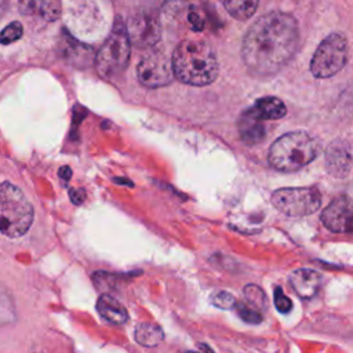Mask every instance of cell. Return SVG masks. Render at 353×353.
<instances>
[{
    "label": "cell",
    "mask_w": 353,
    "mask_h": 353,
    "mask_svg": "<svg viewBox=\"0 0 353 353\" xmlns=\"http://www.w3.org/2000/svg\"><path fill=\"white\" fill-rule=\"evenodd\" d=\"M59 176H61V179L66 183V182L70 179V176H72V170H70L68 165L61 167V170H59Z\"/></svg>",
    "instance_id": "cell-26"
},
{
    "label": "cell",
    "mask_w": 353,
    "mask_h": 353,
    "mask_svg": "<svg viewBox=\"0 0 353 353\" xmlns=\"http://www.w3.org/2000/svg\"><path fill=\"white\" fill-rule=\"evenodd\" d=\"M7 4H8V0H0V17H1V15H3V12L6 11Z\"/></svg>",
    "instance_id": "cell-27"
},
{
    "label": "cell",
    "mask_w": 353,
    "mask_h": 353,
    "mask_svg": "<svg viewBox=\"0 0 353 353\" xmlns=\"http://www.w3.org/2000/svg\"><path fill=\"white\" fill-rule=\"evenodd\" d=\"M69 196H70L72 203H74V204H81V203L84 201L85 192H84V189H81V188H73V189L69 190Z\"/></svg>",
    "instance_id": "cell-25"
},
{
    "label": "cell",
    "mask_w": 353,
    "mask_h": 353,
    "mask_svg": "<svg viewBox=\"0 0 353 353\" xmlns=\"http://www.w3.org/2000/svg\"><path fill=\"white\" fill-rule=\"evenodd\" d=\"M188 21H189V23H190V26L194 32H201L205 26V19H204L203 14L200 12V10H197L196 7L189 8Z\"/></svg>",
    "instance_id": "cell-24"
},
{
    "label": "cell",
    "mask_w": 353,
    "mask_h": 353,
    "mask_svg": "<svg viewBox=\"0 0 353 353\" xmlns=\"http://www.w3.org/2000/svg\"><path fill=\"white\" fill-rule=\"evenodd\" d=\"M274 305L281 313H288L292 309V301L283 292L281 287L274 288Z\"/></svg>",
    "instance_id": "cell-23"
},
{
    "label": "cell",
    "mask_w": 353,
    "mask_h": 353,
    "mask_svg": "<svg viewBox=\"0 0 353 353\" xmlns=\"http://www.w3.org/2000/svg\"><path fill=\"white\" fill-rule=\"evenodd\" d=\"M97 310L99 316L110 324H123L128 319L125 307L120 303V301H117L109 294H103L98 298Z\"/></svg>",
    "instance_id": "cell-15"
},
{
    "label": "cell",
    "mask_w": 353,
    "mask_h": 353,
    "mask_svg": "<svg viewBox=\"0 0 353 353\" xmlns=\"http://www.w3.org/2000/svg\"><path fill=\"white\" fill-rule=\"evenodd\" d=\"M250 109L261 120H279L287 113L284 102L277 97L259 98Z\"/></svg>",
    "instance_id": "cell-16"
},
{
    "label": "cell",
    "mask_w": 353,
    "mask_h": 353,
    "mask_svg": "<svg viewBox=\"0 0 353 353\" xmlns=\"http://www.w3.org/2000/svg\"><path fill=\"white\" fill-rule=\"evenodd\" d=\"M131 54V40L125 23L116 18L113 28L95 57V68L99 76L112 79L120 76L128 65Z\"/></svg>",
    "instance_id": "cell-5"
},
{
    "label": "cell",
    "mask_w": 353,
    "mask_h": 353,
    "mask_svg": "<svg viewBox=\"0 0 353 353\" xmlns=\"http://www.w3.org/2000/svg\"><path fill=\"white\" fill-rule=\"evenodd\" d=\"M320 150L317 139L305 131H291L277 138L268 154L270 165L283 172H294L312 163Z\"/></svg>",
    "instance_id": "cell-3"
},
{
    "label": "cell",
    "mask_w": 353,
    "mask_h": 353,
    "mask_svg": "<svg viewBox=\"0 0 353 353\" xmlns=\"http://www.w3.org/2000/svg\"><path fill=\"white\" fill-rule=\"evenodd\" d=\"M212 303L221 309H230L236 306V299L232 294L226 291H218L212 295Z\"/></svg>",
    "instance_id": "cell-22"
},
{
    "label": "cell",
    "mask_w": 353,
    "mask_h": 353,
    "mask_svg": "<svg viewBox=\"0 0 353 353\" xmlns=\"http://www.w3.org/2000/svg\"><path fill=\"white\" fill-rule=\"evenodd\" d=\"M127 32L131 44L148 48L154 46L160 39V23L156 15L150 12H139L132 15L127 22Z\"/></svg>",
    "instance_id": "cell-9"
},
{
    "label": "cell",
    "mask_w": 353,
    "mask_h": 353,
    "mask_svg": "<svg viewBox=\"0 0 353 353\" xmlns=\"http://www.w3.org/2000/svg\"><path fill=\"white\" fill-rule=\"evenodd\" d=\"M324 226L335 233L353 232V199L349 196L335 197L321 212Z\"/></svg>",
    "instance_id": "cell-10"
},
{
    "label": "cell",
    "mask_w": 353,
    "mask_h": 353,
    "mask_svg": "<svg viewBox=\"0 0 353 353\" xmlns=\"http://www.w3.org/2000/svg\"><path fill=\"white\" fill-rule=\"evenodd\" d=\"M272 204L290 216L314 214L321 205V193L317 188H281L272 193Z\"/></svg>",
    "instance_id": "cell-7"
},
{
    "label": "cell",
    "mask_w": 353,
    "mask_h": 353,
    "mask_svg": "<svg viewBox=\"0 0 353 353\" xmlns=\"http://www.w3.org/2000/svg\"><path fill=\"white\" fill-rule=\"evenodd\" d=\"M135 339L142 346H156L164 339V332L153 323H141L135 328Z\"/></svg>",
    "instance_id": "cell-18"
},
{
    "label": "cell",
    "mask_w": 353,
    "mask_h": 353,
    "mask_svg": "<svg viewBox=\"0 0 353 353\" xmlns=\"http://www.w3.org/2000/svg\"><path fill=\"white\" fill-rule=\"evenodd\" d=\"M347 55L349 47L346 36L339 32L330 33L317 46L310 61V72L317 79L332 77L345 68Z\"/></svg>",
    "instance_id": "cell-6"
},
{
    "label": "cell",
    "mask_w": 353,
    "mask_h": 353,
    "mask_svg": "<svg viewBox=\"0 0 353 353\" xmlns=\"http://www.w3.org/2000/svg\"><path fill=\"white\" fill-rule=\"evenodd\" d=\"M298 44L299 28L294 15L273 10L261 15L245 32L241 59L252 76L270 77L290 63Z\"/></svg>",
    "instance_id": "cell-1"
},
{
    "label": "cell",
    "mask_w": 353,
    "mask_h": 353,
    "mask_svg": "<svg viewBox=\"0 0 353 353\" xmlns=\"http://www.w3.org/2000/svg\"><path fill=\"white\" fill-rule=\"evenodd\" d=\"M225 10L239 21L250 19L258 10L261 0H219Z\"/></svg>",
    "instance_id": "cell-17"
},
{
    "label": "cell",
    "mask_w": 353,
    "mask_h": 353,
    "mask_svg": "<svg viewBox=\"0 0 353 353\" xmlns=\"http://www.w3.org/2000/svg\"><path fill=\"white\" fill-rule=\"evenodd\" d=\"M33 207L23 192L10 182L0 183V232L15 239L32 226Z\"/></svg>",
    "instance_id": "cell-4"
},
{
    "label": "cell",
    "mask_w": 353,
    "mask_h": 353,
    "mask_svg": "<svg viewBox=\"0 0 353 353\" xmlns=\"http://www.w3.org/2000/svg\"><path fill=\"white\" fill-rule=\"evenodd\" d=\"M174 76L190 85H208L218 77L219 63L212 46L204 40L181 41L172 54Z\"/></svg>",
    "instance_id": "cell-2"
},
{
    "label": "cell",
    "mask_w": 353,
    "mask_h": 353,
    "mask_svg": "<svg viewBox=\"0 0 353 353\" xmlns=\"http://www.w3.org/2000/svg\"><path fill=\"white\" fill-rule=\"evenodd\" d=\"M23 34V28L19 22L12 21L8 23L1 32H0V43L1 44H11L17 40H19Z\"/></svg>",
    "instance_id": "cell-20"
},
{
    "label": "cell",
    "mask_w": 353,
    "mask_h": 353,
    "mask_svg": "<svg viewBox=\"0 0 353 353\" xmlns=\"http://www.w3.org/2000/svg\"><path fill=\"white\" fill-rule=\"evenodd\" d=\"M237 307V313L239 316L247 321V323H252V324H258L262 321V313L261 310L255 309L254 306H248L247 303H236Z\"/></svg>",
    "instance_id": "cell-21"
},
{
    "label": "cell",
    "mask_w": 353,
    "mask_h": 353,
    "mask_svg": "<svg viewBox=\"0 0 353 353\" xmlns=\"http://www.w3.org/2000/svg\"><path fill=\"white\" fill-rule=\"evenodd\" d=\"M19 11L26 17H36L52 22L61 15L59 0H19Z\"/></svg>",
    "instance_id": "cell-14"
},
{
    "label": "cell",
    "mask_w": 353,
    "mask_h": 353,
    "mask_svg": "<svg viewBox=\"0 0 353 353\" xmlns=\"http://www.w3.org/2000/svg\"><path fill=\"white\" fill-rule=\"evenodd\" d=\"M137 76L139 83L149 88L167 85L174 76L172 61L163 51L152 50L139 61Z\"/></svg>",
    "instance_id": "cell-8"
},
{
    "label": "cell",
    "mask_w": 353,
    "mask_h": 353,
    "mask_svg": "<svg viewBox=\"0 0 353 353\" xmlns=\"http://www.w3.org/2000/svg\"><path fill=\"white\" fill-rule=\"evenodd\" d=\"M244 295L247 298V302L254 306L255 309L258 310H262L265 309L266 306V295L263 294V291L258 287V285H254V284H248L245 288H244Z\"/></svg>",
    "instance_id": "cell-19"
},
{
    "label": "cell",
    "mask_w": 353,
    "mask_h": 353,
    "mask_svg": "<svg viewBox=\"0 0 353 353\" xmlns=\"http://www.w3.org/2000/svg\"><path fill=\"white\" fill-rule=\"evenodd\" d=\"M290 284L302 299H312L319 292L321 276L312 269H295L290 274Z\"/></svg>",
    "instance_id": "cell-12"
},
{
    "label": "cell",
    "mask_w": 353,
    "mask_h": 353,
    "mask_svg": "<svg viewBox=\"0 0 353 353\" xmlns=\"http://www.w3.org/2000/svg\"><path fill=\"white\" fill-rule=\"evenodd\" d=\"M262 121L263 120L258 119L251 112L250 108L241 113L237 121V128H239L240 138L245 145H250V146L258 145L265 139L266 130Z\"/></svg>",
    "instance_id": "cell-13"
},
{
    "label": "cell",
    "mask_w": 353,
    "mask_h": 353,
    "mask_svg": "<svg viewBox=\"0 0 353 353\" xmlns=\"http://www.w3.org/2000/svg\"><path fill=\"white\" fill-rule=\"evenodd\" d=\"M325 170L335 178H345L352 168V152L346 141L335 139L325 150Z\"/></svg>",
    "instance_id": "cell-11"
}]
</instances>
